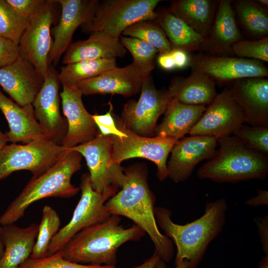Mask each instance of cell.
Returning <instances> with one entry per match:
<instances>
[{
    "mask_svg": "<svg viewBox=\"0 0 268 268\" xmlns=\"http://www.w3.org/2000/svg\"><path fill=\"white\" fill-rule=\"evenodd\" d=\"M124 172L121 190L106 202V208L111 215L133 220L148 235L154 246V253L168 262L173 257L174 248L172 240L158 228L154 212L155 198L148 184L147 170L136 164L124 168Z\"/></svg>",
    "mask_w": 268,
    "mask_h": 268,
    "instance_id": "1",
    "label": "cell"
},
{
    "mask_svg": "<svg viewBox=\"0 0 268 268\" xmlns=\"http://www.w3.org/2000/svg\"><path fill=\"white\" fill-rule=\"evenodd\" d=\"M227 209L228 204L224 198L207 201L201 216L181 225L172 221L171 210L155 206L157 224L176 246L175 265L185 259L189 261V268L198 267L210 243L222 231Z\"/></svg>",
    "mask_w": 268,
    "mask_h": 268,
    "instance_id": "2",
    "label": "cell"
},
{
    "mask_svg": "<svg viewBox=\"0 0 268 268\" xmlns=\"http://www.w3.org/2000/svg\"><path fill=\"white\" fill-rule=\"evenodd\" d=\"M120 221L119 216L112 214L103 222L79 231L62 249L64 258L79 264L115 266L119 248L145 233L135 224L124 228Z\"/></svg>",
    "mask_w": 268,
    "mask_h": 268,
    "instance_id": "3",
    "label": "cell"
},
{
    "mask_svg": "<svg viewBox=\"0 0 268 268\" xmlns=\"http://www.w3.org/2000/svg\"><path fill=\"white\" fill-rule=\"evenodd\" d=\"M82 156L67 149L63 156L45 173L32 176L18 196L0 216V224H14L22 217L27 208L40 200L58 197L69 198L76 195L80 188L71 183V177L81 168Z\"/></svg>",
    "mask_w": 268,
    "mask_h": 268,
    "instance_id": "4",
    "label": "cell"
},
{
    "mask_svg": "<svg viewBox=\"0 0 268 268\" xmlns=\"http://www.w3.org/2000/svg\"><path fill=\"white\" fill-rule=\"evenodd\" d=\"M217 141L219 148L199 169V178L220 183H236L266 178L268 154L247 147L234 135L219 137Z\"/></svg>",
    "mask_w": 268,
    "mask_h": 268,
    "instance_id": "5",
    "label": "cell"
},
{
    "mask_svg": "<svg viewBox=\"0 0 268 268\" xmlns=\"http://www.w3.org/2000/svg\"><path fill=\"white\" fill-rule=\"evenodd\" d=\"M160 0H104L99 1L91 18L81 27L86 34L101 31L120 38L130 25L142 20H154Z\"/></svg>",
    "mask_w": 268,
    "mask_h": 268,
    "instance_id": "6",
    "label": "cell"
},
{
    "mask_svg": "<svg viewBox=\"0 0 268 268\" xmlns=\"http://www.w3.org/2000/svg\"><path fill=\"white\" fill-rule=\"evenodd\" d=\"M80 199L69 222L52 239L49 248L48 256L62 250L78 232L91 225L103 222L111 214L107 211L106 202L118 190L119 187L111 186L102 193L95 191L92 186L89 173L81 177Z\"/></svg>",
    "mask_w": 268,
    "mask_h": 268,
    "instance_id": "7",
    "label": "cell"
},
{
    "mask_svg": "<svg viewBox=\"0 0 268 268\" xmlns=\"http://www.w3.org/2000/svg\"><path fill=\"white\" fill-rule=\"evenodd\" d=\"M67 149L47 137L24 144H6L0 149V180L20 170L40 176L55 165Z\"/></svg>",
    "mask_w": 268,
    "mask_h": 268,
    "instance_id": "8",
    "label": "cell"
},
{
    "mask_svg": "<svg viewBox=\"0 0 268 268\" xmlns=\"http://www.w3.org/2000/svg\"><path fill=\"white\" fill-rule=\"evenodd\" d=\"M117 128L126 134L119 137L112 135V165H121L125 160L133 158L147 159L155 164L156 176L163 181L168 177L167 159L178 141L172 138L159 136L146 137L127 129L119 117H114Z\"/></svg>",
    "mask_w": 268,
    "mask_h": 268,
    "instance_id": "9",
    "label": "cell"
},
{
    "mask_svg": "<svg viewBox=\"0 0 268 268\" xmlns=\"http://www.w3.org/2000/svg\"><path fill=\"white\" fill-rule=\"evenodd\" d=\"M56 0H44L28 18L19 44V56L32 63L44 79L49 65L53 40L51 27L56 15Z\"/></svg>",
    "mask_w": 268,
    "mask_h": 268,
    "instance_id": "10",
    "label": "cell"
},
{
    "mask_svg": "<svg viewBox=\"0 0 268 268\" xmlns=\"http://www.w3.org/2000/svg\"><path fill=\"white\" fill-rule=\"evenodd\" d=\"M172 98L167 90L156 88L150 74L143 81L138 100H129L124 105L120 120L132 132L153 137L157 121Z\"/></svg>",
    "mask_w": 268,
    "mask_h": 268,
    "instance_id": "11",
    "label": "cell"
},
{
    "mask_svg": "<svg viewBox=\"0 0 268 268\" xmlns=\"http://www.w3.org/2000/svg\"><path fill=\"white\" fill-rule=\"evenodd\" d=\"M69 149L78 152L85 158L95 191L102 193L111 186L122 187L125 179L124 168L121 165L111 164L112 135L99 134L88 142Z\"/></svg>",
    "mask_w": 268,
    "mask_h": 268,
    "instance_id": "12",
    "label": "cell"
},
{
    "mask_svg": "<svg viewBox=\"0 0 268 268\" xmlns=\"http://www.w3.org/2000/svg\"><path fill=\"white\" fill-rule=\"evenodd\" d=\"M244 123L240 108L233 98L230 89L225 87L206 107L202 115L189 134L217 139L230 136Z\"/></svg>",
    "mask_w": 268,
    "mask_h": 268,
    "instance_id": "13",
    "label": "cell"
},
{
    "mask_svg": "<svg viewBox=\"0 0 268 268\" xmlns=\"http://www.w3.org/2000/svg\"><path fill=\"white\" fill-rule=\"evenodd\" d=\"M58 73L50 65L42 87L32 105L35 118L45 135L61 145L67 131V123L60 111Z\"/></svg>",
    "mask_w": 268,
    "mask_h": 268,
    "instance_id": "14",
    "label": "cell"
},
{
    "mask_svg": "<svg viewBox=\"0 0 268 268\" xmlns=\"http://www.w3.org/2000/svg\"><path fill=\"white\" fill-rule=\"evenodd\" d=\"M189 66L219 82L268 75V67L262 62L239 57L196 55L190 57Z\"/></svg>",
    "mask_w": 268,
    "mask_h": 268,
    "instance_id": "15",
    "label": "cell"
},
{
    "mask_svg": "<svg viewBox=\"0 0 268 268\" xmlns=\"http://www.w3.org/2000/svg\"><path fill=\"white\" fill-rule=\"evenodd\" d=\"M62 7L58 25L52 30L53 36L49 57V65L56 66L71 44L72 36L79 26L92 16L98 5V0H56Z\"/></svg>",
    "mask_w": 268,
    "mask_h": 268,
    "instance_id": "16",
    "label": "cell"
},
{
    "mask_svg": "<svg viewBox=\"0 0 268 268\" xmlns=\"http://www.w3.org/2000/svg\"><path fill=\"white\" fill-rule=\"evenodd\" d=\"M217 145L215 137L207 135H190L180 139L171 152L168 177L175 183L186 181L200 162L213 155Z\"/></svg>",
    "mask_w": 268,
    "mask_h": 268,
    "instance_id": "17",
    "label": "cell"
},
{
    "mask_svg": "<svg viewBox=\"0 0 268 268\" xmlns=\"http://www.w3.org/2000/svg\"><path fill=\"white\" fill-rule=\"evenodd\" d=\"M62 85L63 90L60 96L67 131L61 145L68 149L88 142L100 133L92 115L84 106L81 92L76 86Z\"/></svg>",
    "mask_w": 268,
    "mask_h": 268,
    "instance_id": "18",
    "label": "cell"
},
{
    "mask_svg": "<svg viewBox=\"0 0 268 268\" xmlns=\"http://www.w3.org/2000/svg\"><path fill=\"white\" fill-rule=\"evenodd\" d=\"M150 74L132 63L110 69L76 86L84 95L111 94L130 97L140 92L143 80Z\"/></svg>",
    "mask_w": 268,
    "mask_h": 268,
    "instance_id": "19",
    "label": "cell"
},
{
    "mask_svg": "<svg viewBox=\"0 0 268 268\" xmlns=\"http://www.w3.org/2000/svg\"><path fill=\"white\" fill-rule=\"evenodd\" d=\"M44 80L34 65L20 56L0 68V85L21 107L32 104Z\"/></svg>",
    "mask_w": 268,
    "mask_h": 268,
    "instance_id": "20",
    "label": "cell"
},
{
    "mask_svg": "<svg viewBox=\"0 0 268 268\" xmlns=\"http://www.w3.org/2000/svg\"><path fill=\"white\" fill-rule=\"evenodd\" d=\"M230 90L242 112L244 123L250 126L268 127L267 78L238 79Z\"/></svg>",
    "mask_w": 268,
    "mask_h": 268,
    "instance_id": "21",
    "label": "cell"
},
{
    "mask_svg": "<svg viewBox=\"0 0 268 268\" xmlns=\"http://www.w3.org/2000/svg\"><path fill=\"white\" fill-rule=\"evenodd\" d=\"M0 110L8 124L9 130L5 132L8 141L26 144L46 137L35 118L32 104L21 107L0 90Z\"/></svg>",
    "mask_w": 268,
    "mask_h": 268,
    "instance_id": "22",
    "label": "cell"
},
{
    "mask_svg": "<svg viewBox=\"0 0 268 268\" xmlns=\"http://www.w3.org/2000/svg\"><path fill=\"white\" fill-rule=\"evenodd\" d=\"M127 50L120 38L101 31L90 34L88 39L71 43L65 53L63 63L68 65L83 60L124 58Z\"/></svg>",
    "mask_w": 268,
    "mask_h": 268,
    "instance_id": "23",
    "label": "cell"
},
{
    "mask_svg": "<svg viewBox=\"0 0 268 268\" xmlns=\"http://www.w3.org/2000/svg\"><path fill=\"white\" fill-rule=\"evenodd\" d=\"M38 231V225L35 223L24 228L13 224L0 227V237L4 250L0 259V268H18L29 258Z\"/></svg>",
    "mask_w": 268,
    "mask_h": 268,
    "instance_id": "24",
    "label": "cell"
},
{
    "mask_svg": "<svg viewBox=\"0 0 268 268\" xmlns=\"http://www.w3.org/2000/svg\"><path fill=\"white\" fill-rule=\"evenodd\" d=\"M216 83L204 73L192 70L188 77H174L167 90L172 98L192 105L209 104L217 94Z\"/></svg>",
    "mask_w": 268,
    "mask_h": 268,
    "instance_id": "25",
    "label": "cell"
},
{
    "mask_svg": "<svg viewBox=\"0 0 268 268\" xmlns=\"http://www.w3.org/2000/svg\"><path fill=\"white\" fill-rule=\"evenodd\" d=\"M206 107L185 104L172 98L166 107L162 122L156 127L154 136L177 140L184 137L201 118Z\"/></svg>",
    "mask_w": 268,
    "mask_h": 268,
    "instance_id": "26",
    "label": "cell"
},
{
    "mask_svg": "<svg viewBox=\"0 0 268 268\" xmlns=\"http://www.w3.org/2000/svg\"><path fill=\"white\" fill-rule=\"evenodd\" d=\"M232 1L221 0L216 13L211 34L203 46L213 51H227L241 39L236 24Z\"/></svg>",
    "mask_w": 268,
    "mask_h": 268,
    "instance_id": "27",
    "label": "cell"
},
{
    "mask_svg": "<svg viewBox=\"0 0 268 268\" xmlns=\"http://www.w3.org/2000/svg\"><path fill=\"white\" fill-rule=\"evenodd\" d=\"M158 13L156 21L164 31L172 49L187 53L202 47L205 38L196 32L168 9Z\"/></svg>",
    "mask_w": 268,
    "mask_h": 268,
    "instance_id": "28",
    "label": "cell"
},
{
    "mask_svg": "<svg viewBox=\"0 0 268 268\" xmlns=\"http://www.w3.org/2000/svg\"><path fill=\"white\" fill-rule=\"evenodd\" d=\"M196 32L206 38L213 12L208 0H178L171 2L168 9Z\"/></svg>",
    "mask_w": 268,
    "mask_h": 268,
    "instance_id": "29",
    "label": "cell"
},
{
    "mask_svg": "<svg viewBox=\"0 0 268 268\" xmlns=\"http://www.w3.org/2000/svg\"><path fill=\"white\" fill-rule=\"evenodd\" d=\"M116 59L83 60L60 67L58 78L62 84L76 86L117 67Z\"/></svg>",
    "mask_w": 268,
    "mask_h": 268,
    "instance_id": "30",
    "label": "cell"
},
{
    "mask_svg": "<svg viewBox=\"0 0 268 268\" xmlns=\"http://www.w3.org/2000/svg\"><path fill=\"white\" fill-rule=\"evenodd\" d=\"M122 34L148 43L158 51L159 55L169 53L172 50L164 31L156 20L137 22L128 27Z\"/></svg>",
    "mask_w": 268,
    "mask_h": 268,
    "instance_id": "31",
    "label": "cell"
},
{
    "mask_svg": "<svg viewBox=\"0 0 268 268\" xmlns=\"http://www.w3.org/2000/svg\"><path fill=\"white\" fill-rule=\"evenodd\" d=\"M36 241L30 256L33 259L43 258L48 256L50 243L60 230V218L52 207L44 205Z\"/></svg>",
    "mask_w": 268,
    "mask_h": 268,
    "instance_id": "32",
    "label": "cell"
},
{
    "mask_svg": "<svg viewBox=\"0 0 268 268\" xmlns=\"http://www.w3.org/2000/svg\"><path fill=\"white\" fill-rule=\"evenodd\" d=\"M235 7L242 23L250 32L257 36H267L268 15L265 9L249 0H237Z\"/></svg>",
    "mask_w": 268,
    "mask_h": 268,
    "instance_id": "33",
    "label": "cell"
},
{
    "mask_svg": "<svg viewBox=\"0 0 268 268\" xmlns=\"http://www.w3.org/2000/svg\"><path fill=\"white\" fill-rule=\"evenodd\" d=\"M120 39L126 50L132 55L133 63L151 73L155 67V58L159 54L158 51L148 43L138 38L121 35Z\"/></svg>",
    "mask_w": 268,
    "mask_h": 268,
    "instance_id": "34",
    "label": "cell"
},
{
    "mask_svg": "<svg viewBox=\"0 0 268 268\" xmlns=\"http://www.w3.org/2000/svg\"><path fill=\"white\" fill-rule=\"evenodd\" d=\"M28 18L18 14L6 0H0V37L18 45Z\"/></svg>",
    "mask_w": 268,
    "mask_h": 268,
    "instance_id": "35",
    "label": "cell"
},
{
    "mask_svg": "<svg viewBox=\"0 0 268 268\" xmlns=\"http://www.w3.org/2000/svg\"><path fill=\"white\" fill-rule=\"evenodd\" d=\"M115 266L83 265L71 262L63 257L61 250L46 257L33 259L30 257L18 268H116Z\"/></svg>",
    "mask_w": 268,
    "mask_h": 268,
    "instance_id": "36",
    "label": "cell"
},
{
    "mask_svg": "<svg viewBox=\"0 0 268 268\" xmlns=\"http://www.w3.org/2000/svg\"><path fill=\"white\" fill-rule=\"evenodd\" d=\"M233 134L247 147L268 154V127L242 125Z\"/></svg>",
    "mask_w": 268,
    "mask_h": 268,
    "instance_id": "37",
    "label": "cell"
},
{
    "mask_svg": "<svg viewBox=\"0 0 268 268\" xmlns=\"http://www.w3.org/2000/svg\"><path fill=\"white\" fill-rule=\"evenodd\" d=\"M239 58L268 62V37L255 41L239 40L231 47Z\"/></svg>",
    "mask_w": 268,
    "mask_h": 268,
    "instance_id": "38",
    "label": "cell"
},
{
    "mask_svg": "<svg viewBox=\"0 0 268 268\" xmlns=\"http://www.w3.org/2000/svg\"><path fill=\"white\" fill-rule=\"evenodd\" d=\"M110 108L108 112L103 115L94 114L92 117L100 134L103 135H116L119 137L125 136L126 134L117 127L113 114V106L109 102Z\"/></svg>",
    "mask_w": 268,
    "mask_h": 268,
    "instance_id": "39",
    "label": "cell"
},
{
    "mask_svg": "<svg viewBox=\"0 0 268 268\" xmlns=\"http://www.w3.org/2000/svg\"><path fill=\"white\" fill-rule=\"evenodd\" d=\"M19 56L18 45L0 37V68L14 62Z\"/></svg>",
    "mask_w": 268,
    "mask_h": 268,
    "instance_id": "40",
    "label": "cell"
},
{
    "mask_svg": "<svg viewBox=\"0 0 268 268\" xmlns=\"http://www.w3.org/2000/svg\"><path fill=\"white\" fill-rule=\"evenodd\" d=\"M44 0H6L20 15L28 18Z\"/></svg>",
    "mask_w": 268,
    "mask_h": 268,
    "instance_id": "41",
    "label": "cell"
},
{
    "mask_svg": "<svg viewBox=\"0 0 268 268\" xmlns=\"http://www.w3.org/2000/svg\"><path fill=\"white\" fill-rule=\"evenodd\" d=\"M260 239L262 249L265 255H268V214L254 218Z\"/></svg>",
    "mask_w": 268,
    "mask_h": 268,
    "instance_id": "42",
    "label": "cell"
},
{
    "mask_svg": "<svg viewBox=\"0 0 268 268\" xmlns=\"http://www.w3.org/2000/svg\"><path fill=\"white\" fill-rule=\"evenodd\" d=\"M170 54L176 67L182 68L189 66L190 57L187 52L179 49H172Z\"/></svg>",
    "mask_w": 268,
    "mask_h": 268,
    "instance_id": "43",
    "label": "cell"
},
{
    "mask_svg": "<svg viewBox=\"0 0 268 268\" xmlns=\"http://www.w3.org/2000/svg\"><path fill=\"white\" fill-rule=\"evenodd\" d=\"M257 195L247 200L245 204L251 207L268 205V192L266 190L258 189Z\"/></svg>",
    "mask_w": 268,
    "mask_h": 268,
    "instance_id": "44",
    "label": "cell"
},
{
    "mask_svg": "<svg viewBox=\"0 0 268 268\" xmlns=\"http://www.w3.org/2000/svg\"><path fill=\"white\" fill-rule=\"evenodd\" d=\"M157 62L159 66L165 70H172L176 68L174 60L170 52L159 55Z\"/></svg>",
    "mask_w": 268,
    "mask_h": 268,
    "instance_id": "45",
    "label": "cell"
},
{
    "mask_svg": "<svg viewBox=\"0 0 268 268\" xmlns=\"http://www.w3.org/2000/svg\"><path fill=\"white\" fill-rule=\"evenodd\" d=\"M175 266V268H189V263L188 260L184 259ZM153 268H167V266L165 262L159 257Z\"/></svg>",
    "mask_w": 268,
    "mask_h": 268,
    "instance_id": "46",
    "label": "cell"
},
{
    "mask_svg": "<svg viewBox=\"0 0 268 268\" xmlns=\"http://www.w3.org/2000/svg\"><path fill=\"white\" fill-rule=\"evenodd\" d=\"M158 258V256L154 253L151 257L146 260L142 264L131 268H153Z\"/></svg>",
    "mask_w": 268,
    "mask_h": 268,
    "instance_id": "47",
    "label": "cell"
},
{
    "mask_svg": "<svg viewBox=\"0 0 268 268\" xmlns=\"http://www.w3.org/2000/svg\"><path fill=\"white\" fill-rule=\"evenodd\" d=\"M257 268H268V255H264L258 264Z\"/></svg>",
    "mask_w": 268,
    "mask_h": 268,
    "instance_id": "48",
    "label": "cell"
},
{
    "mask_svg": "<svg viewBox=\"0 0 268 268\" xmlns=\"http://www.w3.org/2000/svg\"><path fill=\"white\" fill-rule=\"evenodd\" d=\"M8 141L6 133H3L0 130V149L4 147Z\"/></svg>",
    "mask_w": 268,
    "mask_h": 268,
    "instance_id": "49",
    "label": "cell"
},
{
    "mask_svg": "<svg viewBox=\"0 0 268 268\" xmlns=\"http://www.w3.org/2000/svg\"><path fill=\"white\" fill-rule=\"evenodd\" d=\"M4 246H3V245L2 244V241H1V237H0V258L2 257L3 254V253H4Z\"/></svg>",
    "mask_w": 268,
    "mask_h": 268,
    "instance_id": "50",
    "label": "cell"
},
{
    "mask_svg": "<svg viewBox=\"0 0 268 268\" xmlns=\"http://www.w3.org/2000/svg\"><path fill=\"white\" fill-rule=\"evenodd\" d=\"M261 4L268 6V0H259L258 1Z\"/></svg>",
    "mask_w": 268,
    "mask_h": 268,
    "instance_id": "51",
    "label": "cell"
}]
</instances>
